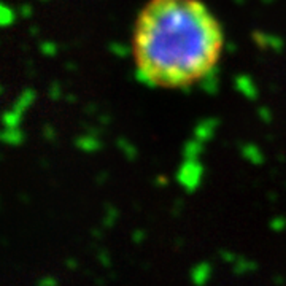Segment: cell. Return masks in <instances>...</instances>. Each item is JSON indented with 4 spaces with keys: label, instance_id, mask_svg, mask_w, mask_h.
Returning a JSON list of instances; mask_svg holds the SVG:
<instances>
[{
    "label": "cell",
    "instance_id": "7a4b0ae2",
    "mask_svg": "<svg viewBox=\"0 0 286 286\" xmlns=\"http://www.w3.org/2000/svg\"><path fill=\"white\" fill-rule=\"evenodd\" d=\"M212 275H213V266L209 261H201L191 269L189 280L194 286H207L212 280Z\"/></svg>",
    "mask_w": 286,
    "mask_h": 286
},
{
    "label": "cell",
    "instance_id": "3957f363",
    "mask_svg": "<svg viewBox=\"0 0 286 286\" xmlns=\"http://www.w3.org/2000/svg\"><path fill=\"white\" fill-rule=\"evenodd\" d=\"M232 269L234 274L242 275V274H250L256 269V264L253 261H248V259H236L232 261Z\"/></svg>",
    "mask_w": 286,
    "mask_h": 286
},
{
    "label": "cell",
    "instance_id": "277c9868",
    "mask_svg": "<svg viewBox=\"0 0 286 286\" xmlns=\"http://www.w3.org/2000/svg\"><path fill=\"white\" fill-rule=\"evenodd\" d=\"M37 286H57V280L53 275H43L38 279Z\"/></svg>",
    "mask_w": 286,
    "mask_h": 286
},
{
    "label": "cell",
    "instance_id": "6da1fadb",
    "mask_svg": "<svg viewBox=\"0 0 286 286\" xmlns=\"http://www.w3.org/2000/svg\"><path fill=\"white\" fill-rule=\"evenodd\" d=\"M224 32L202 0H150L132 32L137 78L161 89L205 81L220 64Z\"/></svg>",
    "mask_w": 286,
    "mask_h": 286
}]
</instances>
